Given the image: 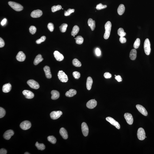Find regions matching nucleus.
Returning a JSON list of instances; mask_svg holds the SVG:
<instances>
[{"label": "nucleus", "mask_w": 154, "mask_h": 154, "mask_svg": "<svg viewBox=\"0 0 154 154\" xmlns=\"http://www.w3.org/2000/svg\"><path fill=\"white\" fill-rule=\"evenodd\" d=\"M112 24L110 21H108L105 25V32L104 37L105 39L107 40L110 36Z\"/></svg>", "instance_id": "obj_1"}, {"label": "nucleus", "mask_w": 154, "mask_h": 154, "mask_svg": "<svg viewBox=\"0 0 154 154\" xmlns=\"http://www.w3.org/2000/svg\"><path fill=\"white\" fill-rule=\"evenodd\" d=\"M8 4L12 8L16 11H21L24 8L23 7L21 4L16 2L9 1Z\"/></svg>", "instance_id": "obj_2"}, {"label": "nucleus", "mask_w": 154, "mask_h": 154, "mask_svg": "<svg viewBox=\"0 0 154 154\" xmlns=\"http://www.w3.org/2000/svg\"><path fill=\"white\" fill-rule=\"evenodd\" d=\"M58 77L61 82L63 83H66L68 80V77L67 75L62 70L59 71L58 73Z\"/></svg>", "instance_id": "obj_3"}, {"label": "nucleus", "mask_w": 154, "mask_h": 154, "mask_svg": "<svg viewBox=\"0 0 154 154\" xmlns=\"http://www.w3.org/2000/svg\"><path fill=\"white\" fill-rule=\"evenodd\" d=\"M144 51L146 54L149 55L151 52L150 44L148 39H146L144 41Z\"/></svg>", "instance_id": "obj_4"}, {"label": "nucleus", "mask_w": 154, "mask_h": 154, "mask_svg": "<svg viewBox=\"0 0 154 154\" xmlns=\"http://www.w3.org/2000/svg\"><path fill=\"white\" fill-rule=\"evenodd\" d=\"M137 135L138 139L141 140L145 139L146 138V133L145 131L143 128H139L137 131Z\"/></svg>", "instance_id": "obj_5"}, {"label": "nucleus", "mask_w": 154, "mask_h": 154, "mask_svg": "<svg viewBox=\"0 0 154 154\" xmlns=\"http://www.w3.org/2000/svg\"><path fill=\"white\" fill-rule=\"evenodd\" d=\"M27 83L30 87L32 89H37L40 87L38 83L33 80H29L27 82Z\"/></svg>", "instance_id": "obj_6"}, {"label": "nucleus", "mask_w": 154, "mask_h": 154, "mask_svg": "<svg viewBox=\"0 0 154 154\" xmlns=\"http://www.w3.org/2000/svg\"><path fill=\"white\" fill-rule=\"evenodd\" d=\"M20 126L23 130H27L31 127V124L29 121H24L20 124Z\"/></svg>", "instance_id": "obj_7"}, {"label": "nucleus", "mask_w": 154, "mask_h": 154, "mask_svg": "<svg viewBox=\"0 0 154 154\" xmlns=\"http://www.w3.org/2000/svg\"><path fill=\"white\" fill-rule=\"evenodd\" d=\"M106 120L110 123L111 125L114 126L117 129H119L121 127L120 125L118 122L115 121L112 117H108L106 118Z\"/></svg>", "instance_id": "obj_8"}, {"label": "nucleus", "mask_w": 154, "mask_h": 154, "mask_svg": "<svg viewBox=\"0 0 154 154\" xmlns=\"http://www.w3.org/2000/svg\"><path fill=\"white\" fill-rule=\"evenodd\" d=\"M62 114V112L60 111H54L51 112L50 116L52 119L56 120L59 118Z\"/></svg>", "instance_id": "obj_9"}, {"label": "nucleus", "mask_w": 154, "mask_h": 154, "mask_svg": "<svg viewBox=\"0 0 154 154\" xmlns=\"http://www.w3.org/2000/svg\"><path fill=\"white\" fill-rule=\"evenodd\" d=\"M124 117L129 125H132L133 122V119L132 115L129 113H126L124 114Z\"/></svg>", "instance_id": "obj_10"}, {"label": "nucleus", "mask_w": 154, "mask_h": 154, "mask_svg": "<svg viewBox=\"0 0 154 154\" xmlns=\"http://www.w3.org/2000/svg\"><path fill=\"white\" fill-rule=\"evenodd\" d=\"M82 133L85 136H87L88 134L89 129L88 126L86 123L83 122L81 125Z\"/></svg>", "instance_id": "obj_11"}, {"label": "nucleus", "mask_w": 154, "mask_h": 154, "mask_svg": "<svg viewBox=\"0 0 154 154\" xmlns=\"http://www.w3.org/2000/svg\"><path fill=\"white\" fill-rule=\"evenodd\" d=\"M43 14L42 12L40 9H37L32 12L31 13V16L33 18H38L41 16Z\"/></svg>", "instance_id": "obj_12"}, {"label": "nucleus", "mask_w": 154, "mask_h": 154, "mask_svg": "<svg viewBox=\"0 0 154 154\" xmlns=\"http://www.w3.org/2000/svg\"><path fill=\"white\" fill-rule=\"evenodd\" d=\"M23 94L26 98L31 99L34 96V94L32 92L29 90H25L23 91Z\"/></svg>", "instance_id": "obj_13"}, {"label": "nucleus", "mask_w": 154, "mask_h": 154, "mask_svg": "<svg viewBox=\"0 0 154 154\" xmlns=\"http://www.w3.org/2000/svg\"><path fill=\"white\" fill-rule=\"evenodd\" d=\"M97 105V102L95 99H92L86 103V106L89 109H94Z\"/></svg>", "instance_id": "obj_14"}, {"label": "nucleus", "mask_w": 154, "mask_h": 154, "mask_svg": "<svg viewBox=\"0 0 154 154\" xmlns=\"http://www.w3.org/2000/svg\"><path fill=\"white\" fill-rule=\"evenodd\" d=\"M14 134V132L13 131L11 130H9L5 132L3 135V137L5 139L9 140Z\"/></svg>", "instance_id": "obj_15"}, {"label": "nucleus", "mask_w": 154, "mask_h": 154, "mask_svg": "<svg viewBox=\"0 0 154 154\" xmlns=\"http://www.w3.org/2000/svg\"><path fill=\"white\" fill-rule=\"evenodd\" d=\"M136 108L138 111L141 113V114L144 116H147L148 113L147 110L145 108L141 105H136Z\"/></svg>", "instance_id": "obj_16"}, {"label": "nucleus", "mask_w": 154, "mask_h": 154, "mask_svg": "<svg viewBox=\"0 0 154 154\" xmlns=\"http://www.w3.org/2000/svg\"><path fill=\"white\" fill-rule=\"evenodd\" d=\"M53 54L55 58L58 61H61L64 59V56L58 51H55Z\"/></svg>", "instance_id": "obj_17"}, {"label": "nucleus", "mask_w": 154, "mask_h": 154, "mask_svg": "<svg viewBox=\"0 0 154 154\" xmlns=\"http://www.w3.org/2000/svg\"><path fill=\"white\" fill-rule=\"evenodd\" d=\"M26 58L25 55L22 51H20L18 52L16 56V59L18 61L22 62L25 60Z\"/></svg>", "instance_id": "obj_18"}, {"label": "nucleus", "mask_w": 154, "mask_h": 154, "mask_svg": "<svg viewBox=\"0 0 154 154\" xmlns=\"http://www.w3.org/2000/svg\"><path fill=\"white\" fill-rule=\"evenodd\" d=\"M44 70L47 78L49 79H51L52 77V75L50 67L48 66H46L44 67Z\"/></svg>", "instance_id": "obj_19"}, {"label": "nucleus", "mask_w": 154, "mask_h": 154, "mask_svg": "<svg viewBox=\"0 0 154 154\" xmlns=\"http://www.w3.org/2000/svg\"><path fill=\"white\" fill-rule=\"evenodd\" d=\"M59 133L61 136L64 139H67L68 138V133L66 130L64 128H61L59 131Z\"/></svg>", "instance_id": "obj_20"}, {"label": "nucleus", "mask_w": 154, "mask_h": 154, "mask_svg": "<svg viewBox=\"0 0 154 154\" xmlns=\"http://www.w3.org/2000/svg\"><path fill=\"white\" fill-rule=\"evenodd\" d=\"M11 85L9 83H7L4 85L3 86L2 91L4 93H8L11 90Z\"/></svg>", "instance_id": "obj_21"}, {"label": "nucleus", "mask_w": 154, "mask_h": 154, "mask_svg": "<svg viewBox=\"0 0 154 154\" xmlns=\"http://www.w3.org/2000/svg\"><path fill=\"white\" fill-rule=\"evenodd\" d=\"M51 93L52 94L51 98L52 100L57 99L60 97V93L57 90H53L51 91Z\"/></svg>", "instance_id": "obj_22"}, {"label": "nucleus", "mask_w": 154, "mask_h": 154, "mask_svg": "<svg viewBox=\"0 0 154 154\" xmlns=\"http://www.w3.org/2000/svg\"><path fill=\"white\" fill-rule=\"evenodd\" d=\"M93 82V79L91 77H88L87 78L86 83V88L88 90H90L91 89Z\"/></svg>", "instance_id": "obj_23"}, {"label": "nucleus", "mask_w": 154, "mask_h": 154, "mask_svg": "<svg viewBox=\"0 0 154 154\" xmlns=\"http://www.w3.org/2000/svg\"><path fill=\"white\" fill-rule=\"evenodd\" d=\"M43 60H44V59L42 58V55L40 54H39L36 56L35 58L34 61V64L35 65H37L41 62Z\"/></svg>", "instance_id": "obj_24"}, {"label": "nucleus", "mask_w": 154, "mask_h": 154, "mask_svg": "<svg viewBox=\"0 0 154 154\" xmlns=\"http://www.w3.org/2000/svg\"><path fill=\"white\" fill-rule=\"evenodd\" d=\"M88 24L89 26L90 27L92 31H93L95 28V21L93 20L92 19H89Z\"/></svg>", "instance_id": "obj_25"}, {"label": "nucleus", "mask_w": 154, "mask_h": 154, "mask_svg": "<svg viewBox=\"0 0 154 154\" xmlns=\"http://www.w3.org/2000/svg\"><path fill=\"white\" fill-rule=\"evenodd\" d=\"M76 90L73 89H70L69 91L66 93V96L68 97H72L74 96L76 94Z\"/></svg>", "instance_id": "obj_26"}, {"label": "nucleus", "mask_w": 154, "mask_h": 154, "mask_svg": "<svg viewBox=\"0 0 154 154\" xmlns=\"http://www.w3.org/2000/svg\"><path fill=\"white\" fill-rule=\"evenodd\" d=\"M137 56V51L136 49H132L130 54V58L131 60H134L136 59Z\"/></svg>", "instance_id": "obj_27"}, {"label": "nucleus", "mask_w": 154, "mask_h": 154, "mask_svg": "<svg viewBox=\"0 0 154 154\" xmlns=\"http://www.w3.org/2000/svg\"><path fill=\"white\" fill-rule=\"evenodd\" d=\"M125 6L123 4H121L119 6L117 9L118 13L120 15H122L125 12Z\"/></svg>", "instance_id": "obj_28"}, {"label": "nucleus", "mask_w": 154, "mask_h": 154, "mask_svg": "<svg viewBox=\"0 0 154 154\" xmlns=\"http://www.w3.org/2000/svg\"><path fill=\"white\" fill-rule=\"evenodd\" d=\"M79 31V27L77 25L74 26L71 32L72 36H73L77 34Z\"/></svg>", "instance_id": "obj_29"}, {"label": "nucleus", "mask_w": 154, "mask_h": 154, "mask_svg": "<svg viewBox=\"0 0 154 154\" xmlns=\"http://www.w3.org/2000/svg\"><path fill=\"white\" fill-rule=\"evenodd\" d=\"M72 63L73 65L77 67H81L82 65L81 62L77 59H75L73 60Z\"/></svg>", "instance_id": "obj_30"}, {"label": "nucleus", "mask_w": 154, "mask_h": 154, "mask_svg": "<svg viewBox=\"0 0 154 154\" xmlns=\"http://www.w3.org/2000/svg\"><path fill=\"white\" fill-rule=\"evenodd\" d=\"M35 146L37 147V149L41 150H44L45 149V146L44 144H40L37 142L35 144Z\"/></svg>", "instance_id": "obj_31"}, {"label": "nucleus", "mask_w": 154, "mask_h": 154, "mask_svg": "<svg viewBox=\"0 0 154 154\" xmlns=\"http://www.w3.org/2000/svg\"><path fill=\"white\" fill-rule=\"evenodd\" d=\"M75 40L76 44L79 45L83 44L84 41L83 38L81 36H79L77 37Z\"/></svg>", "instance_id": "obj_32"}, {"label": "nucleus", "mask_w": 154, "mask_h": 154, "mask_svg": "<svg viewBox=\"0 0 154 154\" xmlns=\"http://www.w3.org/2000/svg\"><path fill=\"white\" fill-rule=\"evenodd\" d=\"M118 34L120 37H124L126 34L122 28H120L118 30Z\"/></svg>", "instance_id": "obj_33"}, {"label": "nucleus", "mask_w": 154, "mask_h": 154, "mask_svg": "<svg viewBox=\"0 0 154 154\" xmlns=\"http://www.w3.org/2000/svg\"><path fill=\"white\" fill-rule=\"evenodd\" d=\"M68 25L66 24H63L59 27L60 30L62 33H64L66 31Z\"/></svg>", "instance_id": "obj_34"}, {"label": "nucleus", "mask_w": 154, "mask_h": 154, "mask_svg": "<svg viewBox=\"0 0 154 154\" xmlns=\"http://www.w3.org/2000/svg\"><path fill=\"white\" fill-rule=\"evenodd\" d=\"M48 139L49 141L52 144H55L56 142V139L53 136H49L48 137Z\"/></svg>", "instance_id": "obj_35"}, {"label": "nucleus", "mask_w": 154, "mask_h": 154, "mask_svg": "<svg viewBox=\"0 0 154 154\" xmlns=\"http://www.w3.org/2000/svg\"><path fill=\"white\" fill-rule=\"evenodd\" d=\"M62 9V6L60 5L57 6H53L51 8V10L53 12H55L60 10Z\"/></svg>", "instance_id": "obj_36"}, {"label": "nucleus", "mask_w": 154, "mask_h": 154, "mask_svg": "<svg viewBox=\"0 0 154 154\" xmlns=\"http://www.w3.org/2000/svg\"><path fill=\"white\" fill-rule=\"evenodd\" d=\"M140 44V39L138 38L136 39L134 44V47L135 49H137L139 48Z\"/></svg>", "instance_id": "obj_37"}, {"label": "nucleus", "mask_w": 154, "mask_h": 154, "mask_svg": "<svg viewBox=\"0 0 154 154\" xmlns=\"http://www.w3.org/2000/svg\"><path fill=\"white\" fill-rule=\"evenodd\" d=\"M75 10L74 9H69L67 11H65V16H67L70 15L71 13H73L75 12Z\"/></svg>", "instance_id": "obj_38"}, {"label": "nucleus", "mask_w": 154, "mask_h": 154, "mask_svg": "<svg viewBox=\"0 0 154 154\" xmlns=\"http://www.w3.org/2000/svg\"><path fill=\"white\" fill-rule=\"evenodd\" d=\"M37 29L34 26H31L29 28V31L32 34H34L36 33Z\"/></svg>", "instance_id": "obj_39"}, {"label": "nucleus", "mask_w": 154, "mask_h": 154, "mask_svg": "<svg viewBox=\"0 0 154 154\" xmlns=\"http://www.w3.org/2000/svg\"><path fill=\"white\" fill-rule=\"evenodd\" d=\"M46 39V37L45 36H42L41 37L40 39H38L36 41V44H41V43L45 41Z\"/></svg>", "instance_id": "obj_40"}, {"label": "nucleus", "mask_w": 154, "mask_h": 154, "mask_svg": "<svg viewBox=\"0 0 154 154\" xmlns=\"http://www.w3.org/2000/svg\"><path fill=\"white\" fill-rule=\"evenodd\" d=\"M107 7V6L106 5H103L102 4L100 3L97 5L96 8L97 10H99L105 8Z\"/></svg>", "instance_id": "obj_41"}, {"label": "nucleus", "mask_w": 154, "mask_h": 154, "mask_svg": "<svg viewBox=\"0 0 154 154\" xmlns=\"http://www.w3.org/2000/svg\"><path fill=\"white\" fill-rule=\"evenodd\" d=\"M6 112L4 109L3 108H0V118H2L6 114Z\"/></svg>", "instance_id": "obj_42"}, {"label": "nucleus", "mask_w": 154, "mask_h": 154, "mask_svg": "<svg viewBox=\"0 0 154 154\" xmlns=\"http://www.w3.org/2000/svg\"><path fill=\"white\" fill-rule=\"evenodd\" d=\"M73 75L75 79H79L81 75L80 73L78 72L75 71L73 73Z\"/></svg>", "instance_id": "obj_43"}, {"label": "nucleus", "mask_w": 154, "mask_h": 154, "mask_svg": "<svg viewBox=\"0 0 154 154\" xmlns=\"http://www.w3.org/2000/svg\"><path fill=\"white\" fill-rule=\"evenodd\" d=\"M48 28L50 31L51 32H53L54 29V26L53 24L52 23H49L48 24Z\"/></svg>", "instance_id": "obj_44"}, {"label": "nucleus", "mask_w": 154, "mask_h": 154, "mask_svg": "<svg viewBox=\"0 0 154 154\" xmlns=\"http://www.w3.org/2000/svg\"><path fill=\"white\" fill-rule=\"evenodd\" d=\"M104 76L105 78L106 79H110L112 77L111 74L110 73L107 72L105 73L104 74Z\"/></svg>", "instance_id": "obj_45"}, {"label": "nucleus", "mask_w": 154, "mask_h": 154, "mask_svg": "<svg viewBox=\"0 0 154 154\" xmlns=\"http://www.w3.org/2000/svg\"><path fill=\"white\" fill-rule=\"evenodd\" d=\"M119 41L122 44L125 43L126 41V38L124 37H120L119 38Z\"/></svg>", "instance_id": "obj_46"}, {"label": "nucleus", "mask_w": 154, "mask_h": 154, "mask_svg": "<svg viewBox=\"0 0 154 154\" xmlns=\"http://www.w3.org/2000/svg\"><path fill=\"white\" fill-rule=\"evenodd\" d=\"M5 45V43L4 41L0 37V48H2Z\"/></svg>", "instance_id": "obj_47"}, {"label": "nucleus", "mask_w": 154, "mask_h": 154, "mask_svg": "<svg viewBox=\"0 0 154 154\" xmlns=\"http://www.w3.org/2000/svg\"><path fill=\"white\" fill-rule=\"evenodd\" d=\"M115 79L118 82H121L122 81V78L119 75L116 76L115 77Z\"/></svg>", "instance_id": "obj_48"}, {"label": "nucleus", "mask_w": 154, "mask_h": 154, "mask_svg": "<svg viewBox=\"0 0 154 154\" xmlns=\"http://www.w3.org/2000/svg\"><path fill=\"white\" fill-rule=\"evenodd\" d=\"M95 52L97 56H100L101 55V51L99 48H97L96 49Z\"/></svg>", "instance_id": "obj_49"}, {"label": "nucleus", "mask_w": 154, "mask_h": 154, "mask_svg": "<svg viewBox=\"0 0 154 154\" xmlns=\"http://www.w3.org/2000/svg\"><path fill=\"white\" fill-rule=\"evenodd\" d=\"M7 153V151L4 148L1 149L0 150V154H6Z\"/></svg>", "instance_id": "obj_50"}, {"label": "nucleus", "mask_w": 154, "mask_h": 154, "mask_svg": "<svg viewBox=\"0 0 154 154\" xmlns=\"http://www.w3.org/2000/svg\"><path fill=\"white\" fill-rule=\"evenodd\" d=\"M6 21L7 20L5 18L4 19L2 20V22H1V25L2 26L6 24Z\"/></svg>", "instance_id": "obj_51"}, {"label": "nucleus", "mask_w": 154, "mask_h": 154, "mask_svg": "<svg viewBox=\"0 0 154 154\" xmlns=\"http://www.w3.org/2000/svg\"><path fill=\"white\" fill-rule=\"evenodd\" d=\"M25 154H30L28 152H26L25 153H24Z\"/></svg>", "instance_id": "obj_52"}, {"label": "nucleus", "mask_w": 154, "mask_h": 154, "mask_svg": "<svg viewBox=\"0 0 154 154\" xmlns=\"http://www.w3.org/2000/svg\"><path fill=\"white\" fill-rule=\"evenodd\" d=\"M75 36H73L74 37H75Z\"/></svg>", "instance_id": "obj_53"}]
</instances>
